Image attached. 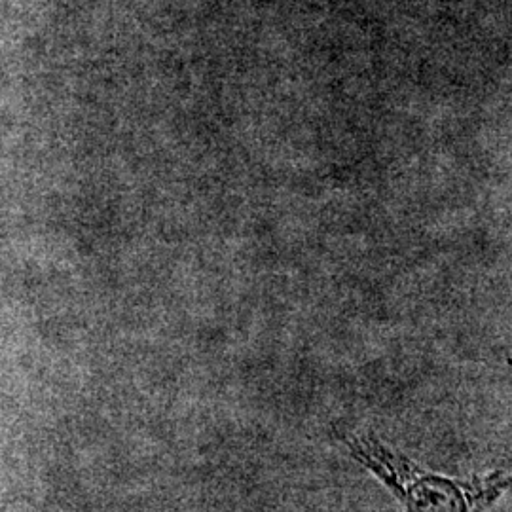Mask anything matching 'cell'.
I'll return each instance as SVG.
<instances>
[{"mask_svg": "<svg viewBox=\"0 0 512 512\" xmlns=\"http://www.w3.org/2000/svg\"><path fill=\"white\" fill-rule=\"evenodd\" d=\"M336 437L351 458L384 484L404 512H484L511 486L505 471L471 476L433 471L374 431L336 429Z\"/></svg>", "mask_w": 512, "mask_h": 512, "instance_id": "cell-1", "label": "cell"}]
</instances>
